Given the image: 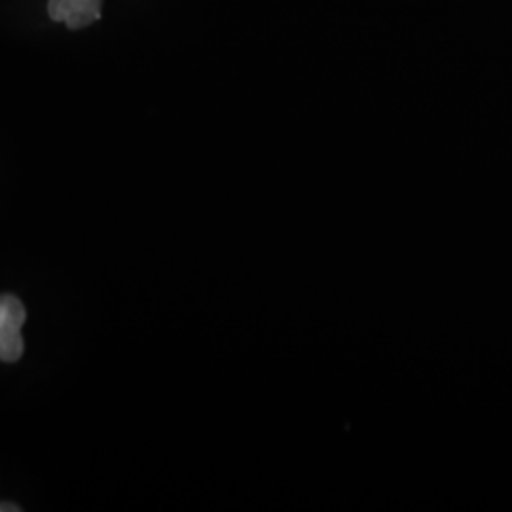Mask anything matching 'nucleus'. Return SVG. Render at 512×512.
I'll return each mask as SVG.
<instances>
[{"label": "nucleus", "instance_id": "obj_4", "mask_svg": "<svg viewBox=\"0 0 512 512\" xmlns=\"http://www.w3.org/2000/svg\"><path fill=\"white\" fill-rule=\"evenodd\" d=\"M84 2L90 4L95 10H101V6H103V0H84Z\"/></svg>", "mask_w": 512, "mask_h": 512}, {"label": "nucleus", "instance_id": "obj_2", "mask_svg": "<svg viewBox=\"0 0 512 512\" xmlns=\"http://www.w3.org/2000/svg\"><path fill=\"white\" fill-rule=\"evenodd\" d=\"M48 14L54 21H65L69 29H84L101 19V10H95L84 0H50Z\"/></svg>", "mask_w": 512, "mask_h": 512}, {"label": "nucleus", "instance_id": "obj_1", "mask_svg": "<svg viewBox=\"0 0 512 512\" xmlns=\"http://www.w3.org/2000/svg\"><path fill=\"white\" fill-rule=\"evenodd\" d=\"M27 313L14 294H0V361L16 363L23 355V336Z\"/></svg>", "mask_w": 512, "mask_h": 512}, {"label": "nucleus", "instance_id": "obj_3", "mask_svg": "<svg viewBox=\"0 0 512 512\" xmlns=\"http://www.w3.org/2000/svg\"><path fill=\"white\" fill-rule=\"evenodd\" d=\"M21 509L12 503H0V512H19Z\"/></svg>", "mask_w": 512, "mask_h": 512}]
</instances>
